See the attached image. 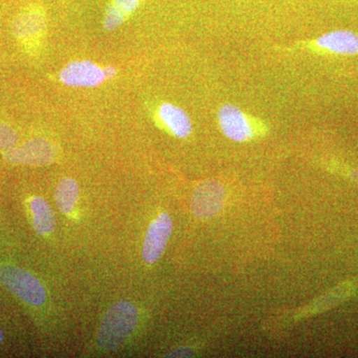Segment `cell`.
<instances>
[{"label": "cell", "instance_id": "12", "mask_svg": "<svg viewBox=\"0 0 358 358\" xmlns=\"http://www.w3.org/2000/svg\"><path fill=\"white\" fill-rule=\"evenodd\" d=\"M79 196V186L72 178H64L59 182L55 192V199L58 208L64 214H70L74 210Z\"/></svg>", "mask_w": 358, "mask_h": 358}, {"label": "cell", "instance_id": "13", "mask_svg": "<svg viewBox=\"0 0 358 358\" xmlns=\"http://www.w3.org/2000/svg\"><path fill=\"white\" fill-rule=\"evenodd\" d=\"M18 141L17 134L13 129L0 122V150H10Z\"/></svg>", "mask_w": 358, "mask_h": 358}, {"label": "cell", "instance_id": "3", "mask_svg": "<svg viewBox=\"0 0 358 358\" xmlns=\"http://www.w3.org/2000/svg\"><path fill=\"white\" fill-rule=\"evenodd\" d=\"M217 119L224 136L236 143L253 140L260 129L253 117L232 103L219 109Z\"/></svg>", "mask_w": 358, "mask_h": 358}, {"label": "cell", "instance_id": "6", "mask_svg": "<svg viewBox=\"0 0 358 358\" xmlns=\"http://www.w3.org/2000/svg\"><path fill=\"white\" fill-rule=\"evenodd\" d=\"M55 152L53 147L44 138H33L26 141L24 145L8 150L6 155L7 162L29 166H46L53 162Z\"/></svg>", "mask_w": 358, "mask_h": 358}, {"label": "cell", "instance_id": "15", "mask_svg": "<svg viewBox=\"0 0 358 358\" xmlns=\"http://www.w3.org/2000/svg\"><path fill=\"white\" fill-rule=\"evenodd\" d=\"M193 352L189 348H178L173 350L166 355L167 357H192Z\"/></svg>", "mask_w": 358, "mask_h": 358}, {"label": "cell", "instance_id": "11", "mask_svg": "<svg viewBox=\"0 0 358 358\" xmlns=\"http://www.w3.org/2000/svg\"><path fill=\"white\" fill-rule=\"evenodd\" d=\"M33 216V225L40 235L50 234L55 229L56 220L49 204L41 197H33L30 201Z\"/></svg>", "mask_w": 358, "mask_h": 358}, {"label": "cell", "instance_id": "5", "mask_svg": "<svg viewBox=\"0 0 358 358\" xmlns=\"http://www.w3.org/2000/svg\"><path fill=\"white\" fill-rule=\"evenodd\" d=\"M173 232V221L166 213L160 214L148 227L143 247V259L145 263L155 264L164 254Z\"/></svg>", "mask_w": 358, "mask_h": 358}, {"label": "cell", "instance_id": "2", "mask_svg": "<svg viewBox=\"0 0 358 358\" xmlns=\"http://www.w3.org/2000/svg\"><path fill=\"white\" fill-rule=\"evenodd\" d=\"M0 282L29 305L38 307L46 300L43 285L23 268L10 265L0 268Z\"/></svg>", "mask_w": 358, "mask_h": 358}, {"label": "cell", "instance_id": "1", "mask_svg": "<svg viewBox=\"0 0 358 358\" xmlns=\"http://www.w3.org/2000/svg\"><path fill=\"white\" fill-rule=\"evenodd\" d=\"M138 322V310L129 301H119L103 315L99 329V343L106 350H115L134 333Z\"/></svg>", "mask_w": 358, "mask_h": 358}, {"label": "cell", "instance_id": "9", "mask_svg": "<svg viewBox=\"0 0 358 358\" xmlns=\"http://www.w3.org/2000/svg\"><path fill=\"white\" fill-rule=\"evenodd\" d=\"M159 121L173 136L185 138L192 133V122L185 110L171 103H162L157 110Z\"/></svg>", "mask_w": 358, "mask_h": 358}, {"label": "cell", "instance_id": "16", "mask_svg": "<svg viewBox=\"0 0 358 358\" xmlns=\"http://www.w3.org/2000/svg\"><path fill=\"white\" fill-rule=\"evenodd\" d=\"M103 76H105L106 80L113 79L117 74V70L115 69L112 66H109V67L103 68Z\"/></svg>", "mask_w": 358, "mask_h": 358}, {"label": "cell", "instance_id": "10", "mask_svg": "<svg viewBox=\"0 0 358 358\" xmlns=\"http://www.w3.org/2000/svg\"><path fill=\"white\" fill-rule=\"evenodd\" d=\"M45 16L39 9H31L20 14L13 23V32L22 40L35 39L43 32Z\"/></svg>", "mask_w": 358, "mask_h": 358}, {"label": "cell", "instance_id": "7", "mask_svg": "<svg viewBox=\"0 0 358 358\" xmlns=\"http://www.w3.org/2000/svg\"><path fill=\"white\" fill-rule=\"evenodd\" d=\"M60 81L70 87H96L106 81L102 68L88 60L74 61L61 71Z\"/></svg>", "mask_w": 358, "mask_h": 358}, {"label": "cell", "instance_id": "17", "mask_svg": "<svg viewBox=\"0 0 358 358\" xmlns=\"http://www.w3.org/2000/svg\"><path fill=\"white\" fill-rule=\"evenodd\" d=\"M2 341H3V333H2L1 329H0V345H1Z\"/></svg>", "mask_w": 358, "mask_h": 358}, {"label": "cell", "instance_id": "14", "mask_svg": "<svg viewBox=\"0 0 358 358\" xmlns=\"http://www.w3.org/2000/svg\"><path fill=\"white\" fill-rule=\"evenodd\" d=\"M140 3L141 0H113L109 6L121 14L122 17L126 20L131 13H134Z\"/></svg>", "mask_w": 358, "mask_h": 358}, {"label": "cell", "instance_id": "4", "mask_svg": "<svg viewBox=\"0 0 358 358\" xmlns=\"http://www.w3.org/2000/svg\"><path fill=\"white\" fill-rule=\"evenodd\" d=\"M225 188L219 181L206 180L200 183L193 192L192 208L200 219L210 218L222 209Z\"/></svg>", "mask_w": 358, "mask_h": 358}, {"label": "cell", "instance_id": "8", "mask_svg": "<svg viewBox=\"0 0 358 358\" xmlns=\"http://www.w3.org/2000/svg\"><path fill=\"white\" fill-rule=\"evenodd\" d=\"M317 48L341 54V55H355L358 54V35L348 30H336L322 35L315 41Z\"/></svg>", "mask_w": 358, "mask_h": 358}]
</instances>
